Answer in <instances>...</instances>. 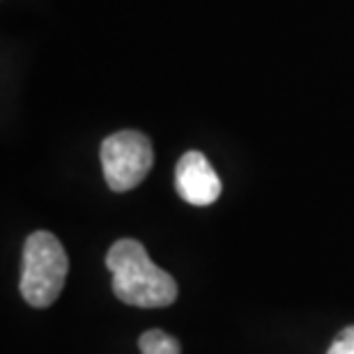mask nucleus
Wrapping results in <instances>:
<instances>
[{
    "mask_svg": "<svg viewBox=\"0 0 354 354\" xmlns=\"http://www.w3.org/2000/svg\"><path fill=\"white\" fill-rule=\"evenodd\" d=\"M152 161V143L140 131L124 129L111 133L102 143V166L106 184L118 194L138 187L150 173Z\"/></svg>",
    "mask_w": 354,
    "mask_h": 354,
    "instance_id": "3",
    "label": "nucleus"
},
{
    "mask_svg": "<svg viewBox=\"0 0 354 354\" xmlns=\"http://www.w3.org/2000/svg\"><path fill=\"white\" fill-rule=\"evenodd\" d=\"M175 187L182 201L196 207H205L218 201L221 196V180L212 168L207 157L196 150L182 154L175 168Z\"/></svg>",
    "mask_w": 354,
    "mask_h": 354,
    "instance_id": "4",
    "label": "nucleus"
},
{
    "mask_svg": "<svg viewBox=\"0 0 354 354\" xmlns=\"http://www.w3.org/2000/svg\"><path fill=\"white\" fill-rule=\"evenodd\" d=\"M113 274V292L120 301L138 308H164L177 299V283L157 267L136 239H120L106 256Z\"/></svg>",
    "mask_w": 354,
    "mask_h": 354,
    "instance_id": "1",
    "label": "nucleus"
},
{
    "mask_svg": "<svg viewBox=\"0 0 354 354\" xmlns=\"http://www.w3.org/2000/svg\"><path fill=\"white\" fill-rule=\"evenodd\" d=\"M327 354H354V327L343 329L341 334L336 336V341L331 343Z\"/></svg>",
    "mask_w": 354,
    "mask_h": 354,
    "instance_id": "6",
    "label": "nucleus"
},
{
    "mask_svg": "<svg viewBox=\"0 0 354 354\" xmlns=\"http://www.w3.org/2000/svg\"><path fill=\"white\" fill-rule=\"evenodd\" d=\"M69 260L58 237L46 230L32 232L24 244L21 267V297L35 308H46L65 288Z\"/></svg>",
    "mask_w": 354,
    "mask_h": 354,
    "instance_id": "2",
    "label": "nucleus"
},
{
    "mask_svg": "<svg viewBox=\"0 0 354 354\" xmlns=\"http://www.w3.org/2000/svg\"><path fill=\"white\" fill-rule=\"evenodd\" d=\"M138 348L143 354H182L177 338L161 329H150L138 338Z\"/></svg>",
    "mask_w": 354,
    "mask_h": 354,
    "instance_id": "5",
    "label": "nucleus"
}]
</instances>
